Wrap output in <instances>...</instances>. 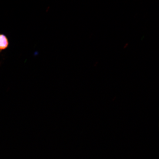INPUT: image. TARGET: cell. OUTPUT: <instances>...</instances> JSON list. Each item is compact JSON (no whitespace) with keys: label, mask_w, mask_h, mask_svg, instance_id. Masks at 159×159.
Listing matches in <instances>:
<instances>
[{"label":"cell","mask_w":159,"mask_h":159,"mask_svg":"<svg viewBox=\"0 0 159 159\" xmlns=\"http://www.w3.org/2000/svg\"><path fill=\"white\" fill-rule=\"evenodd\" d=\"M9 41L7 36L3 34L0 33V53L8 48Z\"/></svg>","instance_id":"obj_1"}]
</instances>
